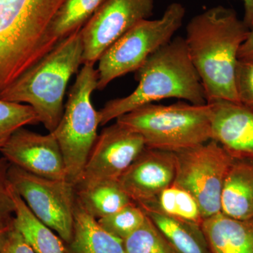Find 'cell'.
Returning a JSON list of instances; mask_svg holds the SVG:
<instances>
[{"instance_id":"obj_9","label":"cell","mask_w":253,"mask_h":253,"mask_svg":"<svg viewBox=\"0 0 253 253\" xmlns=\"http://www.w3.org/2000/svg\"><path fill=\"white\" fill-rule=\"evenodd\" d=\"M13 189L40 220L68 243L72 239L76 186L67 179H52L10 166Z\"/></svg>"},{"instance_id":"obj_25","label":"cell","mask_w":253,"mask_h":253,"mask_svg":"<svg viewBox=\"0 0 253 253\" xmlns=\"http://www.w3.org/2000/svg\"><path fill=\"white\" fill-rule=\"evenodd\" d=\"M146 218L144 211L135 203L131 202L116 212L97 220L110 234L124 241L142 225Z\"/></svg>"},{"instance_id":"obj_24","label":"cell","mask_w":253,"mask_h":253,"mask_svg":"<svg viewBox=\"0 0 253 253\" xmlns=\"http://www.w3.org/2000/svg\"><path fill=\"white\" fill-rule=\"evenodd\" d=\"M38 123L39 118L31 106L0 99V151L15 131Z\"/></svg>"},{"instance_id":"obj_5","label":"cell","mask_w":253,"mask_h":253,"mask_svg":"<svg viewBox=\"0 0 253 253\" xmlns=\"http://www.w3.org/2000/svg\"><path fill=\"white\" fill-rule=\"evenodd\" d=\"M116 122L140 134L150 149L175 153L212 139L208 104H146L117 118Z\"/></svg>"},{"instance_id":"obj_26","label":"cell","mask_w":253,"mask_h":253,"mask_svg":"<svg viewBox=\"0 0 253 253\" xmlns=\"http://www.w3.org/2000/svg\"><path fill=\"white\" fill-rule=\"evenodd\" d=\"M234 83L239 103L253 108V61L238 60Z\"/></svg>"},{"instance_id":"obj_20","label":"cell","mask_w":253,"mask_h":253,"mask_svg":"<svg viewBox=\"0 0 253 253\" xmlns=\"http://www.w3.org/2000/svg\"><path fill=\"white\" fill-rule=\"evenodd\" d=\"M137 205L144 211H152L199 225L204 219L201 208L193 195L174 184L149 202Z\"/></svg>"},{"instance_id":"obj_19","label":"cell","mask_w":253,"mask_h":253,"mask_svg":"<svg viewBox=\"0 0 253 253\" xmlns=\"http://www.w3.org/2000/svg\"><path fill=\"white\" fill-rule=\"evenodd\" d=\"M177 253H211L201 225L144 211Z\"/></svg>"},{"instance_id":"obj_31","label":"cell","mask_w":253,"mask_h":253,"mask_svg":"<svg viewBox=\"0 0 253 253\" xmlns=\"http://www.w3.org/2000/svg\"><path fill=\"white\" fill-rule=\"evenodd\" d=\"M12 227L13 220L9 222L0 223V253H3L6 240Z\"/></svg>"},{"instance_id":"obj_14","label":"cell","mask_w":253,"mask_h":253,"mask_svg":"<svg viewBox=\"0 0 253 253\" xmlns=\"http://www.w3.org/2000/svg\"><path fill=\"white\" fill-rule=\"evenodd\" d=\"M212 139L235 159H253V108L224 99L209 101Z\"/></svg>"},{"instance_id":"obj_18","label":"cell","mask_w":253,"mask_h":253,"mask_svg":"<svg viewBox=\"0 0 253 253\" xmlns=\"http://www.w3.org/2000/svg\"><path fill=\"white\" fill-rule=\"evenodd\" d=\"M12 196L15 206L13 224L33 251L36 253H68L64 241L33 214L13 188Z\"/></svg>"},{"instance_id":"obj_2","label":"cell","mask_w":253,"mask_h":253,"mask_svg":"<svg viewBox=\"0 0 253 253\" xmlns=\"http://www.w3.org/2000/svg\"><path fill=\"white\" fill-rule=\"evenodd\" d=\"M135 73L139 84L134 91L108 101L97 111L99 126L162 99L175 98L192 104H207L202 82L184 38H173L151 54Z\"/></svg>"},{"instance_id":"obj_8","label":"cell","mask_w":253,"mask_h":253,"mask_svg":"<svg viewBox=\"0 0 253 253\" xmlns=\"http://www.w3.org/2000/svg\"><path fill=\"white\" fill-rule=\"evenodd\" d=\"M174 154L173 184L193 195L204 219L221 212L223 185L234 158L213 139Z\"/></svg>"},{"instance_id":"obj_7","label":"cell","mask_w":253,"mask_h":253,"mask_svg":"<svg viewBox=\"0 0 253 253\" xmlns=\"http://www.w3.org/2000/svg\"><path fill=\"white\" fill-rule=\"evenodd\" d=\"M185 15L183 4L171 3L161 18L139 21L113 43L99 59L98 90L116 78L136 72L151 54L174 38Z\"/></svg>"},{"instance_id":"obj_23","label":"cell","mask_w":253,"mask_h":253,"mask_svg":"<svg viewBox=\"0 0 253 253\" xmlns=\"http://www.w3.org/2000/svg\"><path fill=\"white\" fill-rule=\"evenodd\" d=\"M123 244L126 253H177L147 215L142 225Z\"/></svg>"},{"instance_id":"obj_10","label":"cell","mask_w":253,"mask_h":253,"mask_svg":"<svg viewBox=\"0 0 253 253\" xmlns=\"http://www.w3.org/2000/svg\"><path fill=\"white\" fill-rule=\"evenodd\" d=\"M154 10V0H106L81 28L83 64H94L126 31L149 19Z\"/></svg>"},{"instance_id":"obj_29","label":"cell","mask_w":253,"mask_h":253,"mask_svg":"<svg viewBox=\"0 0 253 253\" xmlns=\"http://www.w3.org/2000/svg\"><path fill=\"white\" fill-rule=\"evenodd\" d=\"M238 59L253 61V30L250 31L249 36L240 48Z\"/></svg>"},{"instance_id":"obj_6","label":"cell","mask_w":253,"mask_h":253,"mask_svg":"<svg viewBox=\"0 0 253 253\" xmlns=\"http://www.w3.org/2000/svg\"><path fill=\"white\" fill-rule=\"evenodd\" d=\"M94 63H86L78 73L61 121L52 131L62 152L67 180L77 186L97 139L98 113L91 104L97 89Z\"/></svg>"},{"instance_id":"obj_27","label":"cell","mask_w":253,"mask_h":253,"mask_svg":"<svg viewBox=\"0 0 253 253\" xmlns=\"http://www.w3.org/2000/svg\"><path fill=\"white\" fill-rule=\"evenodd\" d=\"M10 166L11 164L1 156L0 158V223L12 221L14 215L12 187L9 177Z\"/></svg>"},{"instance_id":"obj_22","label":"cell","mask_w":253,"mask_h":253,"mask_svg":"<svg viewBox=\"0 0 253 253\" xmlns=\"http://www.w3.org/2000/svg\"><path fill=\"white\" fill-rule=\"evenodd\" d=\"M106 0H64L50 26V36L56 44L81 29Z\"/></svg>"},{"instance_id":"obj_4","label":"cell","mask_w":253,"mask_h":253,"mask_svg":"<svg viewBox=\"0 0 253 253\" xmlns=\"http://www.w3.org/2000/svg\"><path fill=\"white\" fill-rule=\"evenodd\" d=\"M81 29L54 49L0 94V99L28 105L40 123L52 132L64 112L63 99L70 78L83 64Z\"/></svg>"},{"instance_id":"obj_3","label":"cell","mask_w":253,"mask_h":253,"mask_svg":"<svg viewBox=\"0 0 253 253\" xmlns=\"http://www.w3.org/2000/svg\"><path fill=\"white\" fill-rule=\"evenodd\" d=\"M64 0H0V94L57 45L50 26Z\"/></svg>"},{"instance_id":"obj_15","label":"cell","mask_w":253,"mask_h":253,"mask_svg":"<svg viewBox=\"0 0 253 253\" xmlns=\"http://www.w3.org/2000/svg\"><path fill=\"white\" fill-rule=\"evenodd\" d=\"M211 253H253V217L236 219L219 212L201 224Z\"/></svg>"},{"instance_id":"obj_16","label":"cell","mask_w":253,"mask_h":253,"mask_svg":"<svg viewBox=\"0 0 253 253\" xmlns=\"http://www.w3.org/2000/svg\"><path fill=\"white\" fill-rule=\"evenodd\" d=\"M221 212L236 219L253 217V159H233L223 185Z\"/></svg>"},{"instance_id":"obj_13","label":"cell","mask_w":253,"mask_h":253,"mask_svg":"<svg viewBox=\"0 0 253 253\" xmlns=\"http://www.w3.org/2000/svg\"><path fill=\"white\" fill-rule=\"evenodd\" d=\"M175 174L174 152L146 147L118 181L133 202L141 204L172 185Z\"/></svg>"},{"instance_id":"obj_30","label":"cell","mask_w":253,"mask_h":253,"mask_svg":"<svg viewBox=\"0 0 253 253\" xmlns=\"http://www.w3.org/2000/svg\"><path fill=\"white\" fill-rule=\"evenodd\" d=\"M244 5V17L243 21L250 30H253V0H242Z\"/></svg>"},{"instance_id":"obj_21","label":"cell","mask_w":253,"mask_h":253,"mask_svg":"<svg viewBox=\"0 0 253 253\" xmlns=\"http://www.w3.org/2000/svg\"><path fill=\"white\" fill-rule=\"evenodd\" d=\"M76 189L80 204L96 219L113 214L133 202L118 181H104Z\"/></svg>"},{"instance_id":"obj_1","label":"cell","mask_w":253,"mask_h":253,"mask_svg":"<svg viewBox=\"0 0 253 253\" xmlns=\"http://www.w3.org/2000/svg\"><path fill=\"white\" fill-rule=\"evenodd\" d=\"M250 31L234 9L221 5L205 10L188 23L184 40L207 103L216 99L239 102L234 75L240 48Z\"/></svg>"},{"instance_id":"obj_17","label":"cell","mask_w":253,"mask_h":253,"mask_svg":"<svg viewBox=\"0 0 253 253\" xmlns=\"http://www.w3.org/2000/svg\"><path fill=\"white\" fill-rule=\"evenodd\" d=\"M68 253H126L123 241L110 234L76 201Z\"/></svg>"},{"instance_id":"obj_28","label":"cell","mask_w":253,"mask_h":253,"mask_svg":"<svg viewBox=\"0 0 253 253\" xmlns=\"http://www.w3.org/2000/svg\"><path fill=\"white\" fill-rule=\"evenodd\" d=\"M3 253H36L26 240L15 229L13 224L12 229L10 231L6 240Z\"/></svg>"},{"instance_id":"obj_12","label":"cell","mask_w":253,"mask_h":253,"mask_svg":"<svg viewBox=\"0 0 253 253\" xmlns=\"http://www.w3.org/2000/svg\"><path fill=\"white\" fill-rule=\"evenodd\" d=\"M0 154L11 165L36 176L67 179L66 166L54 134H41L21 127L15 131Z\"/></svg>"},{"instance_id":"obj_11","label":"cell","mask_w":253,"mask_h":253,"mask_svg":"<svg viewBox=\"0 0 253 253\" xmlns=\"http://www.w3.org/2000/svg\"><path fill=\"white\" fill-rule=\"evenodd\" d=\"M146 148L140 134L116 122L98 135L76 188L118 181Z\"/></svg>"}]
</instances>
